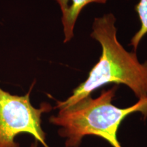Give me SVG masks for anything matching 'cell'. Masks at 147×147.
<instances>
[{
    "instance_id": "obj_1",
    "label": "cell",
    "mask_w": 147,
    "mask_h": 147,
    "mask_svg": "<svg viewBox=\"0 0 147 147\" xmlns=\"http://www.w3.org/2000/svg\"><path fill=\"white\" fill-rule=\"evenodd\" d=\"M115 23L112 13L95 18L91 37L100 44L102 55L88 78L67 100L57 101L55 109L72 106L109 83L125 84L139 100L147 98V61L140 63L136 53L124 49L117 39Z\"/></svg>"
},
{
    "instance_id": "obj_2",
    "label": "cell",
    "mask_w": 147,
    "mask_h": 147,
    "mask_svg": "<svg viewBox=\"0 0 147 147\" xmlns=\"http://www.w3.org/2000/svg\"><path fill=\"white\" fill-rule=\"evenodd\" d=\"M118 87L103 90L96 98L91 95L72 106L59 108L58 114L51 117L50 122L60 127L59 134L65 138L66 147H78L86 136H95L106 140L113 147H122L117 132L123 121L132 113L140 112L147 117V98L139 100L129 107L113 105Z\"/></svg>"
},
{
    "instance_id": "obj_3",
    "label": "cell",
    "mask_w": 147,
    "mask_h": 147,
    "mask_svg": "<svg viewBox=\"0 0 147 147\" xmlns=\"http://www.w3.org/2000/svg\"><path fill=\"white\" fill-rule=\"evenodd\" d=\"M34 84L25 95H12L0 88V147H20L15 138L29 134L45 147L46 134L41 126L42 115L51 111L50 104L35 108L30 101Z\"/></svg>"
},
{
    "instance_id": "obj_4",
    "label": "cell",
    "mask_w": 147,
    "mask_h": 147,
    "mask_svg": "<svg viewBox=\"0 0 147 147\" xmlns=\"http://www.w3.org/2000/svg\"><path fill=\"white\" fill-rule=\"evenodd\" d=\"M108 0H71L69 8L62 14L61 23L63 27L64 43L68 42L74 37V29L81 10L91 3L104 4Z\"/></svg>"
},
{
    "instance_id": "obj_5",
    "label": "cell",
    "mask_w": 147,
    "mask_h": 147,
    "mask_svg": "<svg viewBox=\"0 0 147 147\" xmlns=\"http://www.w3.org/2000/svg\"><path fill=\"white\" fill-rule=\"evenodd\" d=\"M135 10L138 15L141 26L131 38L130 45L133 46L134 50L136 51L141 40L147 34V0H140L135 6Z\"/></svg>"
},
{
    "instance_id": "obj_6",
    "label": "cell",
    "mask_w": 147,
    "mask_h": 147,
    "mask_svg": "<svg viewBox=\"0 0 147 147\" xmlns=\"http://www.w3.org/2000/svg\"><path fill=\"white\" fill-rule=\"evenodd\" d=\"M57 2V3L59 5V7L61 8V11L62 14L64 13L67 8H69V0H55Z\"/></svg>"
}]
</instances>
